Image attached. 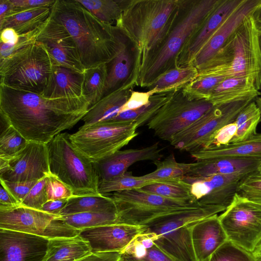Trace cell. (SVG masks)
<instances>
[{
  "mask_svg": "<svg viewBox=\"0 0 261 261\" xmlns=\"http://www.w3.org/2000/svg\"><path fill=\"white\" fill-rule=\"evenodd\" d=\"M244 0H219L211 14L192 35L178 55L176 67L192 65L195 57L226 18Z\"/></svg>",
  "mask_w": 261,
  "mask_h": 261,
  "instance_id": "cell-21",
  "label": "cell"
},
{
  "mask_svg": "<svg viewBox=\"0 0 261 261\" xmlns=\"http://www.w3.org/2000/svg\"><path fill=\"white\" fill-rule=\"evenodd\" d=\"M100 20L112 24L120 17L125 0H76Z\"/></svg>",
  "mask_w": 261,
  "mask_h": 261,
  "instance_id": "cell-40",
  "label": "cell"
},
{
  "mask_svg": "<svg viewBox=\"0 0 261 261\" xmlns=\"http://www.w3.org/2000/svg\"><path fill=\"white\" fill-rule=\"evenodd\" d=\"M36 41L42 43L59 65L81 73L82 64L75 43L64 26L50 16L38 28Z\"/></svg>",
  "mask_w": 261,
  "mask_h": 261,
  "instance_id": "cell-17",
  "label": "cell"
},
{
  "mask_svg": "<svg viewBox=\"0 0 261 261\" xmlns=\"http://www.w3.org/2000/svg\"><path fill=\"white\" fill-rule=\"evenodd\" d=\"M60 133L46 144L50 173L68 187L74 196H100L93 163Z\"/></svg>",
  "mask_w": 261,
  "mask_h": 261,
  "instance_id": "cell-7",
  "label": "cell"
},
{
  "mask_svg": "<svg viewBox=\"0 0 261 261\" xmlns=\"http://www.w3.org/2000/svg\"><path fill=\"white\" fill-rule=\"evenodd\" d=\"M111 197L117 223L146 226L167 216L201 206L197 202L169 199L140 189L115 192Z\"/></svg>",
  "mask_w": 261,
  "mask_h": 261,
  "instance_id": "cell-9",
  "label": "cell"
},
{
  "mask_svg": "<svg viewBox=\"0 0 261 261\" xmlns=\"http://www.w3.org/2000/svg\"><path fill=\"white\" fill-rule=\"evenodd\" d=\"M89 108L84 95L49 98L0 84V112L29 142L47 144L74 126Z\"/></svg>",
  "mask_w": 261,
  "mask_h": 261,
  "instance_id": "cell-1",
  "label": "cell"
},
{
  "mask_svg": "<svg viewBox=\"0 0 261 261\" xmlns=\"http://www.w3.org/2000/svg\"><path fill=\"white\" fill-rule=\"evenodd\" d=\"M57 64L45 46L36 41L0 61V84L42 95Z\"/></svg>",
  "mask_w": 261,
  "mask_h": 261,
  "instance_id": "cell-6",
  "label": "cell"
},
{
  "mask_svg": "<svg viewBox=\"0 0 261 261\" xmlns=\"http://www.w3.org/2000/svg\"><path fill=\"white\" fill-rule=\"evenodd\" d=\"M1 185L5 188L20 203L38 181L14 182L0 179Z\"/></svg>",
  "mask_w": 261,
  "mask_h": 261,
  "instance_id": "cell-51",
  "label": "cell"
},
{
  "mask_svg": "<svg viewBox=\"0 0 261 261\" xmlns=\"http://www.w3.org/2000/svg\"><path fill=\"white\" fill-rule=\"evenodd\" d=\"M219 0H179L178 10L161 46L147 63L137 86L148 88L162 74L176 67L187 42L203 24Z\"/></svg>",
  "mask_w": 261,
  "mask_h": 261,
  "instance_id": "cell-5",
  "label": "cell"
},
{
  "mask_svg": "<svg viewBox=\"0 0 261 261\" xmlns=\"http://www.w3.org/2000/svg\"><path fill=\"white\" fill-rule=\"evenodd\" d=\"M224 79L213 75L196 76L182 88V91L191 99L208 100L214 89Z\"/></svg>",
  "mask_w": 261,
  "mask_h": 261,
  "instance_id": "cell-43",
  "label": "cell"
},
{
  "mask_svg": "<svg viewBox=\"0 0 261 261\" xmlns=\"http://www.w3.org/2000/svg\"><path fill=\"white\" fill-rule=\"evenodd\" d=\"M253 16L259 30L261 31V6L255 11Z\"/></svg>",
  "mask_w": 261,
  "mask_h": 261,
  "instance_id": "cell-59",
  "label": "cell"
},
{
  "mask_svg": "<svg viewBox=\"0 0 261 261\" xmlns=\"http://www.w3.org/2000/svg\"><path fill=\"white\" fill-rule=\"evenodd\" d=\"M153 181L145 180L141 176H134L131 172L126 171L112 179L99 181L98 191L101 195H105L115 192L140 189Z\"/></svg>",
  "mask_w": 261,
  "mask_h": 261,
  "instance_id": "cell-42",
  "label": "cell"
},
{
  "mask_svg": "<svg viewBox=\"0 0 261 261\" xmlns=\"http://www.w3.org/2000/svg\"><path fill=\"white\" fill-rule=\"evenodd\" d=\"M108 71L107 64H103L86 69L83 73V93L90 108L104 96Z\"/></svg>",
  "mask_w": 261,
  "mask_h": 261,
  "instance_id": "cell-36",
  "label": "cell"
},
{
  "mask_svg": "<svg viewBox=\"0 0 261 261\" xmlns=\"http://www.w3.org/2000/svg\"><path fill=\"white\" fill-rule=\"evenodd\" d=\"M0 42L14 45L19 39V35L11 28H5L1 31Z\"/></svg>",
  "mask_w": 261,
  "mask_h": 261,
  "instance_id": "cell-57",
  "label": "cell"
},
{
  "mask_svg": "<svg viewBox=\"0 0 261 261\" xmlns=\"http://www.w3.org/2000/svg\"><path fill=\"white\" fill-rule=\"evenodd\" d=\"M253 100H245L213 107L186 129L175 136L171 145L190 153L202 149L211 136L234 121L239 113Z\"/></svg>",
  "mask_w": 261,
  "mask_h": 261,
  "instance_id": "cell-14",
  "label": "cell"
},
{
  "mask_svg": "<svg viewBox=\"0 0 261 261\" xmlns=\"http://www.w3.org/2000/svg\"><path fill=\"white\" fill-rule=\"evenodd\" d=\"M38 28L27 34L19 35L18 42L14 45L0 42V61L36 41Z\"/></svg>",
  "mask_w": 261,
  "mask_h": 261,
  "instance_id": "cell-50",
  "label": "cell"
},
{
  "mask_svg": "<svg viewBox=\"0 0 261 261\" xmlns=\"http://www.w3.org/2000/svg\"><path fill=\"white\" fill-rule=\"evenodd\" d=\"M86 212L117 213V208L113 199L110 196H73L68 198L67 204L61 211L60 215Z\"/></svg>",
  "mask_w": 261,
  "mask_h": 261,
  "instance_id": "cell-33",
  "label": "cell"
},
{
  "mask_svg": "<svg viewBox=\"0 0 261 261\" xmlns=\"http://www.w3.org/2000/svg\"><path fill=\"white\" fill-rule=\"evenodd\" d=\"M162 151L159 143L155 142L141 148L118 150L93 163L99 181H108L124 174L136 162L161 160L163 157Z\"/></svg>",
  "mask_w": 261,
  "mask_h": 261,
  "instance_id": "cell-22",
  "label": "cell"
},
{
  "mask_svg": "<svg viewBox=\"0 0 261 261\" xmlns=\"http://www.w3.org/2000/svg\"><path fill=\"white\" fill-rule=\"evenodd\" d=\"M259 39H260V44L261 47V31H259Z\"/></svg>",
  "mask_w": 261,
  "mask_h": 261,
  "instance_id": "cell-63",
  "label": "cell"
},
{
  "mask_svg": "<svg viewBox=\"0 0 261 261\" xmlns=\"http://www.w3.org/2000/svg\"><path fill=\"white\" fill-rule=\"evenodd\" d=\"M261 6V0H244L224 20L197 54L192 65L197 68L210 59L240 26L243 19Z\"/></svg>",
  "mask_w": 261,
  "mask_h": 261,
  "instance_id": "cell-23",
  "label": "cell"
},
{
  "mask_svg": "<svg viewBox=\"0 0 261 261\" xmlns=\"http://www.w3.org/2000/svg\"><path fill=\"white\" fill-rule=\"evenodd\" d=\"M46 193L48 200L69 198L73 197L71 189L55 176H47Z\"/></svg>",
  "mask_w": 261,
  "mask_h": 261,
  "instance_id": "cell-49",
  "label": "cell"
},
{
  "mask_svg": "<svg viewBox=\"0 0 261 261\" xmlns=\"http://www.w3.org/2000/svg\"><path fill=\"white\" fill-rule=\"evenodd\" d=\"M20 203L3 186L0 188V210L12 209L20 206Z\"/></svg>",
  "mask_w": 261,
  "mask_h": 261,
  "instance_id": "cell-54",
  "label": "cell"
},
{
  "mask_svg": "<svg viewBox=\"0 0 261 261\" xmlns=\"http://www.w3.org/2000/svg\"><path fill=\"white\" fill-rule=\"evenodd\" d=\"M226 208L201 206L185 210L157 220L145 226V230L154 234L155 244L176 261H197L192 241V226Z\"/></svg>",
  "mask_w": 261,
  "mask_h": 261,
  "instance_id": "cell-8",
  "label": "cell"
},
{
  "mask_svg": "<svg viewBox=\"0 0 261 261\" xmlns=\"http://www.w3.org/2000/svg\"><path fill=\"white\" fill-rule=\"evenodd\" d=\"M49 174L45 144L29 142L16 154L0 157V179L14 182L38 181Z\"/></svg>",
  "mask_w": 261,
  "mask_h": 261,
  "instance_id": "cell-15",
  "label": "cell"
},
{
  "mask_svg": "<svg viewBox=\"0 0 261 261\" xmlns=\"http://www.w3.org/2000/svg\"><path fill=\"white\" fill-rule=\"evenodd\" d=\"M0 228L49 239L74 237L79 235L81 231L68 225L61 216L22 205L12 209L0 210Z\"/></svg>",
  "mask_w": 261,
  "mask_h": 261,
  "instance_id": "cell-13",
  "label": "cell"
},
{
  "mask_svg": "<svg viewBox=\"0 0 261 261\" xmlns=\"http://www.w3.org/2000/svg\"><path fill=\"white\" fill-rule=\"evenodd\" d=\"M55 1V0H11L15 7L22 8L38 7L51 8Z\"/></svg>",
  "mask_w": 261,
  "mask_h": 261,
  "instance_id": "cell-56",
  "label": "cell"
},
{
  "mask_svg": "<svg viewBox=\"0 0 261 261\" xmlns=\"http://www.w3.org/2000/svg\"><path fill=\"white\" fill-rule=\"evenodd\" d=\"M198 74L193 65L175 67L160 75L147 88L154 94L174 91L184 88L192 81Z\"/></svg>",
  "mask_w": 261,
  "mask_h": 261,
  "instance_id": "cell-34",
  "label": "cell"
},
{
  "mask_svg": "<svg viewBox=\"0 0 261 261\" xmlns=\"http://www.w3.org/2000/svg\"><path fill=\"white\" fill-rule=\"evenodd\" d=\"M119 49L108 65L104 96L115 91L137 86L139 76L138 53L134 44L119 28Z\"/></svg>",
  "mask_w": 261,
  "mask_h": 261,
  "instance_id": "cell-18",
  "label": "cell"
},
{
  "mask_svg": "<svg viewBox=\"0 0 261 261\" xmlns=\"http://www.w3.org/2000/svg\"><path fill=\"white\" fill-rule=\"evenodd\" d=\"M218 218L232 243L253 252L261 243V204L237 193Z\"/></svg>",
  "mask_w": 261,
  "mask_h": 261,
  "instance_id": "cell-12",
  "label": "cell"
},
{
  "mask_svg": "<svg viewBox=\"0 0 261 261\" xmlns=\"http://www.w3.org/2000/svg\"><path fill=\"white\" fill-rule=\"evenodd\" d=\"M156 168L154 171L141 176L147 181L183 179L189 173L192 163H179L176 161L174 154H171L163 160L152 162Z\"/></svg>",
  "mask_w": 261,
  "mask_h": 261,
  "instance_id": "cell-37",
  "label": "cell"
},
{
  "mask_svg": "<svg viewBox=\"0 0 261 261\" xmlns=\"http://www.w3.org/2000/svg\"><path fill=\"white\" fill-rule=\"evenodd\" d=\"M28 141L14 127L10 125L1 133L0 157H8L21 151Z\"/></svg>",
  "mask_w": 261,
  "mask_h": 261,
  "instance_id": "cell-45",
  "label": "cell"
},
{
  "mask_svg": "<svg viewBox=\"0 0 261 261\" xmlns=\"http://www.w3.org/2000/svg\"><path fill=\"white\" fill-rule=\"evenodd\" d=\"M51 8H18L0 20V30L11 28L19 35L27 34L39 27L50 16Z\"/></svg>",
  "mask_w": 261,
  "mask_h": 261,
  "instance_id": "cell-30",
  "label": "cell"
},
{
  "mask_svg": "<svg viewBox=\"0 0 261 261\" xmlns=\"http://www.w3.org/2000/svg\"><path fill=\"white\" fill-rule=\"evenodd\" d=\"M140 189L173 200L197 202L191 194L190 185L184 179L154 181Z\"/></svg>",
  "mask_w": 261,
  "mask_h": 261,
  "instance_id": "cell-38",
  "label": "cell"
},
{
  "mask_svg": "<svg viewBox=\"0 0 261 261\" xmlns=\"http://www.w3.org/2000/svg\"><path fill=\"white\" fill-rule=\"evenodd\" d=\"M213 107L207 100L192 99L182 88L173 91L169 98L148 122V128L160 139L171 142Z\"/></svg>",
  "mask_w": 261,
  "mask_h": 261,
  "instance_id": "cell-11",
  "label": "cell"
},
{
  "mask_svg": "<svg viewBox=\"0 0 261 261\" xmlns=\"http://www.w3.org/2000/svg\"><path fill=\"white\" fill-rule=\"evenodd\" d=\"M253 253L256 257L261 260V243L258 245Z\"/></svg>",
  "mask_w": 261,
  "mask_h": 261,
  "instance_id": "cell-60",
  "label": "cell"
},
{
  "mask_svg": "<svg viewBox=\"0 0 261 261\" xmlns=\"http://www.w3.org/2000/svg\"><path fill=\"white\" fill-rule=\"evenodd\" d=\"M260 94L255 82L250 78L224 79L214 89L208 100L213 106H219L254 100Z\"/></svg>",
  "mask_w": 261,
  "mask_h": 261,
  "instance_id": "cell-26",
  "label": "cell"
},
{
  "mask_svg": "<svg viewBox=\"0 0 261 261\" xmlns=\"http://www.w3.org/2000/svg\"><path fill=\"white\" fill-rule=\"evenodd\" d=\"M49 239L0 228V261H42Z\"/></svg>",
  "mask_w": 261,
  "mask_h": 261,
  "instance_id": "cell-19",
  "label": "cell"
},
{
  "mask_svg": "<svg viewBox=\"0 0 261 261\" xmlns=\"http://www.w3.org/2000/svg\"><path fill=\"white\" fill-rule=\"evenodd\" d=\"M256 103L258 107L260 112V121H261V96H258L256 98Z\"/></svg>",
  "mask_w": 261,
  "mask_h": 261,
  "instance_id": "cell-61",
  "label": "cell"
},
{
  "mask_svg": "<svg viewBox=\"0 0 261 261\" xmlns=\"http://www.w3.org/2000/svg\"><path fill=\"white\" fill-rule=\"evenodd\" d=\"M92 253L89 243L80 235L49 239L42 261H77Z\"/></svg>",
  "mask_w": 261,
  "mask_h": 261,
  "instance_id": "cell-29",
  "label": "cell"
},
{
  "mask_svg": "<svg viewBox=\"0 0 261 261\" xmlns=\"http://www.w3.org/2000/svg\"><path fill=\"white\" fill-rule=\"evenodd\" d=\"M154 94L151 90H148L146 92L133 90L126 102L122 107L120 112L134 110L146 105L149 102L150 97Z\"/></svg>",
  "mask_w": 261,
  "mask_h": 261,
  "instance_id": "cell-52",
  "label": "cell"
},
{
  "mask_svg": "<svg viewBox=\"0 0 261 261\" xmlns=\"http://www.w3.org/2000/svg\"><path fill=\"white\" fill-rule=\"evenodd\" d=\"M179 2V0H125L123 11L115 25L137 48L139 76L164 41Z\"/></svg>",
  "mask_w": 261,
  "mask_h": 261,
  "instance_id": "cell-3",
  "label": "cell"
},
{
  "mask_svg": "<svg viewBox=\"0 0 261 261\" xmlns=\"http://www.w3.org/2000/svg\"><path fill=\"white\" fill-rule=\"evenodd\" d=\"M47 176L38 180L21 203V205L40 210L48 201L46 193Z\"/></svg>",
  "mask_w": 261,
  "mask_h": 261,
  "instance_id": "cell-47",
  "label": "cell"
},
{
  "mask_svg": "<svg viewBox=\"0 0 261 261\" xmlns=\"http://www.w3.org/2000/svg\"><path fill=\"white\" fill-rule=\"evenodd\" d=\"M257 174L261 175V163L258 166L256 171L255 172Z\"/></svg>",
  "mask_w": 261,
  "mask_h": 261,
  "instance_id": "cell-62",
  "label": "cell"
},
{
  "mask_svg": "<svg viewBox=\"0 0 261 261\" xmlns=\"http://www.w3.org/2000/svg\"><path fill=\"white\" fill-rule=\"evenodd\" d=\"M134 87L120 89L104 96L90 107L82 120L85 125L111 121L120 112Z\"/></svg>",
  "mask_w": 261,
  "mask_h": 261,
  "instance_id": "cell-31",
  "label": "cell"
},
{
  "mask_svg": "<svg viewBox=\"0 0 261 261\" xmlns=\"http://www.w3.org/2000/svg\"><path fill=\"white\" fill-rule=\"evenodd\" d=\"M172 91L154 94L146 105L134 110L120 112L112 120L133 122L138 127L147 124L168 100Z\"/></svg>",
  "mask_w": 261,
  "mask_h": 261,
  "instance_id": "cell-35",
  "label": "cell"
},
{
  "mask_svg": "<svg viewBox=\"0 0 261 261\" xmlns=\"http://www.w3.org/2000/svg\"><path fill=\"white\" fill-rule=\"evenodd\" d=\"M83 73L57 64L42 96L49 98L83 96Z\"/></svg>",
  "mask_w": 261,
  "mask_h": 261,
  "instance_id": "cell-28",
  "label": "cell"
},
{
  "mask_svg": "<svg viewBox=\"0 0 261 261\" xmlns=\"http://www.w3.org/2000/svg\"><path fill=\"white\" fill-rule=\"evenodd\" d=\"M16 7L13 4L11 0L0 1V20L11 13Z\"/></svg>",
  "mask_w": 261,
  "mask_h": 261,
  "instance_id": "cell-58",
  "label": "cell"
},
{
  "mask_svg": "<svg viewBox=\"0 0 261 261\" xmlns=\"http://www.w3.org/2000/svg\"><path fill=\"white\" fill-rule=\"evenodd\" d=\"M145 226L115 223L82 230L80 234L89 243L92 252H122Z\"/></svg>",
  "mask_w": 261,
  "mask_h": 261,
  "instance_id": "cell-20",
  "label": "cell"
},
{
  "mask_svg": "<svg viewBox=\"0 0 261 261\" xmlns=\"http://www.w3.org/2000/svg\"><path fill=\"white\" fill-rule=\"evenodd\" d=\"M261 159L247 158H222L197 161L193 163L185 177H198L214 174H244L255 172Z\"/></svg>",
  "mask_w": 261,
  "mask_h": 261,
  "instance_id": "cell-25",
  "label": "cell"
},
{
  "mask_svg": "<svg viewBox=\"0 0 261 261\" xmlns=\"http://www.w3.org/2000/svg\"><path fill=\"white\" fill-rule=\"evenodd\" d=\"M121 255L117 251L92 252L77 261H120Z\"/></svg>",
  "mask_w": 261,
  "mask_h": 261,
  "instance_id": "cell-53",
  "label": "cell"
},
{
  "mask_svg": "<svg viewBox=\"0 0 261 261\" xmlns=\"http://www.w3.org/2000/svg\"><path fill=\"white\" fill-rule=\"evenodd\" d=\"M50 16L72 37L85 69L109 63L119 46V29L100 20L76 0H56Z\"/></svg>",
  "mask_w": 261,
  "mask_h": 261,
  "instance_id": "cell-2",
  "label": "cell"
},
{
  "mask_svg": "<svg viewBox=\"0 0 261 261\" xmlns=\"http://www.w3.org/2000/svg\"><path fill=\"white\" fill-rule=\"evenodd\" d=\"M237 130V126L234 121L223 126L211 136L201 149L216 148L230 143Z\"/></svg>",
  "mask_w": 261,
  "mask_h": 261,
  "instance_id": "cell-48",
  "label": "cell"
},
{
  "mask_svg": "<svg viewBox=\"0 0 261 261\" xmlns=\"http://www.w3.org/2000/svg\"><path fill=\"white\" fill-rule=\"evenodd\" d=\"M145 228L121 252L120 261H176L155 244L154 234Z\"/></svg>",
  "mask_w": 261,
  "mask_h": 261,
  "instance_id": "cell-32",
  "label": "cell"
},
{
  "mask_svg": "<svg viewBox=\"0 0 261 261\" xmlns=\"http://www.w3.org/2000/svg\"><path fill=\"white\" fill-rule=\"evenodd\" d=\"M61 217L68 225L81 230L117 223L116 213L86 212Z\"/></svg>",
  "mask_w": 261,
  "mask_h": 261,
  "instance_id": "cell-41",
  "label": "cell"
},
{
  "mask_svg": "<svg viewBox=\"0 0 261 261\" xmlns=\"http://www.w3.org/2000/svg\"><path fill=\"white\" fill-rule=\"evenodd\" d=\"M191 237L197 261H207L228 241L218 214L196 222L192 227Z\"/></svg>",
  "mask_w": 261,
  "mask_h": 261,
  "instance_id": "cell-24",
  "label": "cell"
},
{
  "mask_svg": "<svg viewBox=\"0 0 261 261\" xmlns=\"http://www.w3.org/2000/svg\"><path fill=\"white\" fill-rule=\"evenodd\" d=\"M68 198L48 200L40 210L55 215H60V212L67 203Z\"/></svg>",
  "mask_w": 261,
  "mask_h": 261,
  "instance_id": "cell-55",
  "label": "cell"
},
{
  "mask_svg": "<svg viewBox=\"0 0 261 261\" xmlns=\"http://www.w3.org/2000/svg\"><path fill=\"white\" fill-rule=\"evenodd\" d=\"M190 154L196 161L222 158L261 159V133H257L244 141L216 148L199 150Z\"/></svg>",
  "mask_w": 261,
  "mask_h": 261,
  "instance_id": "cell-27",
  "label": "cell"
},
{
  "mask_svg": "<svg viewBox=\"0 0 261 261\" xmlns=\"http://www.w3.org/2000/svg\"><path fill=\"white\" fill-rule=\"evenodd\" d=\"M207 261H261L253 252L227 241L210 256Z\"/></svg>",
  "mask_w": 261,
  "mask_h": 261,
  "instance_id": "cell-44",
  "label": "cell"
},
{
  "mask_svg": "<svg viewBox=\"0 0 261 261\" xmlns=\"http://www.w3.org/2000/svg\"><path fill=\"white\" fill-rule=\"evenodd\" d=\"M253 14L247 16L224 44L197 69L196 76L250 78L261 89L259 30Z\"/></svg>",
  "mask_w": 261,
  "mask_h": 261,
  "instance_id": "cell-4",
  "label": "cell"
},
{
  "mask_svg": "<svg viewBox=\"0 0 261 261\" xmlns=\"http://www.w3.org/2000/svg\"><path fill=\"white\" fill-rule=\"evenodd\" d=\"M238 193L261 204V175L254 172L244 178L239 186Z\"/></svg>",
  "mask_w": 261,
  "mask_h": 261,
  "instance_id": "cell-46",
  "label": "cell"
},
{
  "mask_svg": "<svg viewBox=\"0 0 261 261\" xmlns=\"http://www.w3.org/2000/svg\"><path fill=\"white\" fill-rule=\"evenodd\" d=\"M260 121V110L253 100L241 110L236 118L237 130L230 143L246 140L256 134V128Z\"/></svg>",
  "mask_w": 261,
  "mask_h": 261,
  "instance_id": "cell-39",
  "label": "cell"
},
{
  "mask_svg": "<svg viewBox=\"0 0 261 261\" xmlns=\"http://www.w3.org/2000/svg\"><path fill=\"white\" fill-rule=\"evenodd\" d=\"M133 122L111 120L80 127L69 138L92 162H98L127 145L138 133Z\"/></svg>",
  "mask_w": 261,
  "mask_h": 261,
  "instance_id": "cell-10",
  "label": "cell"
},
{
  "mask_svg": "<svg viewBox=\"0 0 261 261\" xmlns=\"http://www.w3.org/2000/svg\"><path fill=\"white\" fill-rule=\"evenodd\" d=\"M247 174H214L198 177H185L190 185L194 200L201 206H220L227 208L231 203L239 186Z\"/></svg>",
  "mask_w": 261,
  "mask_h": 261,
  "instance_id": "cell-16",
  "label": "cell"
}]
</instances>
